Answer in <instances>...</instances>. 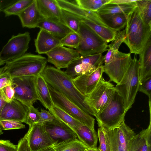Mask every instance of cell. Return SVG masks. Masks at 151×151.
I'll use <instances>...</instances> for the list:
<instances>
[{
  "instance_id": "6da1fadb",
  "label": "cell",
  "mask_w": 151,
  "mask_h": 151,
  "mask_svg": "<svg viewBox=\"0 0 151 151\" xmlns=\"http://www.w3.org/2000/svg\"><path fill=\"white\" fill-rule=\"evenodd\" d=\"M42 75L47 83L63 94L85 112L96 116L94 112L83 95L65 71L50 66L46 67Z\"/></svg>"
},
{
  "instance_id": "7a4b0ae2",
  "label": "cell",
  "mask_w": 151,
  "mask_h": 151,
  "mask_svg": "<svg viewBox=\"0 0 151 151\" xmlns=\"http://www.w3.org/2000/svg\"><path fill=\"white\" fill-rule=\"evenodd\" d=\"M123 42L131 53L139 54L151 37V26L141 17L137 6L127 15Z\"/></svg>"
},
{
  "instance_id": "3957f363",
  "label": "cell",
  "mask_w": 151,
  "mask_h": 151,
  "mask_svg": "<svg viewBox=\"0 0 151 151\" xmlns=\"http://www.w3.org/2000/svg\"><path fill=\"white\" fill-rule=\"evenodd\" d=\"M47 60L40 55L27 53L16 59L5 62L4 72L12 78L42 74Z\"/></svg>"
},
{
  "instance_id": "277c9868",
  "label": "cell",
  "mask_w": 151,
  "mask_h": 151,
  "mask_svg": "<svg viewBox=\"0 0 151 151\" xmlns=\"http://www.w3.org/2000/svg\"><path fill=\"white\" fill-rule=\"evenodd\" d=\"M137 54L132 59L121 81L115 87L122 97L127 111L134 103L140 84L139 63Z\"/></svg>"
},
{
  "instance_id": "5b68a950",
  "label": "cell",
  "mask_w": 151,
  "mask_h": 151,
  "mask_svg": "<svg viewBox=\"0 0 151 151\" xmlns=\"http://www.w3.org/2000/svg\"><path fill=\"white\" fill-rule=\"evenodd\" d=\"M127 112L122 97L115 90L105 106L95 117L99 127L109 130L116 128L124 121Z\"/></svg>"
},
{
  "instance_id": "8992f818",
  "label": "cell",
  "mask_w": 151,
  "mask_h": 151,
  "mask_svg": "<svg viewBox=\"0 0 151 151\" xmlns=\"http://www.w3.org/2000/svg\"><path fill=\"white\" fill-rule=\"evenodd\" d=\"M78 33L80 42L76 50L81 56L102 53L108 50L107 43L83 21L80 23Z\"/></svg>"
},
{
  "instance_id": "52a82bcc",
  "label": "cell",
  "mask_w": 151,
  "mask_h": 151,
  "mask_svg": "<svg viewBox=\"0 0 151 151\" xmlns=\"http://www.w3.org/2000/svg\"><path fill=\"white\" fill-rule=\"evenodd\" d=\"M47 84L54 105L82 124L95 130V119L93 117L81 110L63 94Z\"/></svg>"
},
{
  "instance_id": "ba28073f",
  "label": "cell",
  "mask_w": 151,
  "mask_h": 151,
  "mask_svg": "<svg viewBox=\"0 0 151 151\" xmlns=\"http://www.w3.org/2000/svg\"><path fill=\"white\" fill-rule=\"evenodd\" d=\"M36 78L33 76L12 78L11 86L14 91V99L28 107L39 100L36 88Z\"/></svg>"
},
{
  "instance_id": "9c48e42d",
  "label": "cell",
  "mask_w": 151,
  "mask_h": 151,
  "mask_svg": "<svg viewBox=\"0 0 151 151\" xmlns=\"http://www.w3.org/2000/svg\"><path fill=\"white\" fill-rule=\"evenodd\" d=\"M115 90L114 86L102 77L93 90L86 96L87 103L96 116L105 106Z\"/></svg>"
},
{
  "instance_id": "30bf717a",
  "label": "cell",
  "mask_w": 151,
  "mask_h": 151,
  "mask_svg": "<svg viewBox=\"0 0 151 151\" xmlns=\"http://www.w3.org/2000/svg\"><path fill=\"white\" fill-rule=\"evenodd\" d=\"M30 40L28 32L12 36L0 52V58L6 62L24 55L29 48Z\"/></svg>"
},
{
  "instance_id": "8fae6325",
  "label": "cell",
  "mask_w": 151,
  "mask_h": 151,
  "mask_svg": "<svg viewBox=\"0 0 151 151\" xmlns=\"http://www.w3.org/2000/svg\"><path fill=\"white\" fill-rule=\"evenodd\" d=\"M104 59V56L101 53L86 56L80 55L68 66L65 72L72 79L102 65Z\"/></svg>"
},
{
  "instance_id": "7c38bea8",
  "label": "cell",
  "mask_w": 151,
  "mask_h": 151,
  "mask_svg": "<svg viewBox=\"0 0 151 151\" xmlns=\"http://www.w3.org/2000/svg\"><path fill=\"white\" fill-rule=\"evenodd\" d=\"M130 53L117 51L113 58L103 65L104 72L109 78V82L119 83L127 71L132 59Z\"/></svg>"
},
{
  "instance_id": "4fadbf2b",
  "label": "cell",
  "mask_w": 151,
  "mask_h": 151,
  "mask_svg": "<svg viewBox=\"0 0 151 151\" xmlns=\"http://www.w3.org/2000/svg\"><path fill=\"white\" fill-rule=\"evenodd\" d=\"M24 136L32 151H39L55 144L43 124H34L29 127Z\"/></svg>"
},
{
  "instance_id": "5bb4252c",
  "label": "cell",
  "mask_w": 151,
  "mask_h": 151,
  "mask_svg": "<svg viewBox=\"0 0 151 151\" xmlns=\"http://www.w3.org/2000/svg\"><path fill=\"white\" fill-rule=\"evenodd\" d=\"M47 62L53 64L56 68H67L80 56L76 50L58 46L47 52Z\"/></svg>"
},
{
  "instance_id": "9a60e30c",
  "label": "cell",
  "mask_w": 151,
  "mask_h": 151,
  "mask_svg": "<svg viewBox=\"0 0 151 151\" xmlns=\"http://www.w3.org/2000/svg\"><path fill=\"white\" fill-rule=\"evenodd\" d=\"M104 72L103 65L72 79L79 91L86 96L95 88Z\"/></svg>"
},
{
  "instance_id": "2e32d148",
  "label": "cell",
  "mask_w": 151,
  "mask_h": 151,
  "mask_svg": "<svg viewBox=\"0 0 151 151\" xmlns=\"http://www.w3.org/2000/svg\"><path fill=\"white\" fill-rule=\"evenodd\" d=\"M43 124L55 144L78 139L76 134L69 126L56 118L53 121Z\"/></svg>"
},
{
  "instance_id": "e0dca14e",
  "label": "cell",
  "mask_w": 151,
  "mask_h": 151,
  "mask_svg": "<svg viewBox=\"0 0 151 151\" xmlns=\"http://www.w3.org/2000/svg\"><path fill=\"white\" fill-rule=\"evenodd\" d=\"M28 107L14 99L10 102H6L0 115V120H9L24 122Z\"/></svg>"
},
{
  "instance_id": "ac0fdd59",
  "label": "cell",
  "mask_w": 151,
  "mask_h": 151,
  "mask_svg": "<svg viewBox=\"0 0 151 151\" xmlns=\"http://www.w3.org/2000/svg\"><path fill=\"white\" fill-rule=\"evenodd\" d=\"M60 39L46 31L40 29L35 40L36 52L46 54L57 46L61 45Z\"/></svg>"
},
{
  "instance_id": "d6986e66",
  "label": "cell",
  "mask_w": 151,
  "mask_h": 151,
  "mask_svg": "<svg viewBox=\"0 0 151 151\" xmlns=\"http://www.w3.org/2000/svg\"><path fill=\"white\" fill-rule=\"evenodd\" d=\"M128 151H151V113L147 128L135 134L129 142Z\"/></svg>"
},
{
  "instance_id": "ffe728a7",
  "label": "cell",
  "mask_w": 151,
  "mask_h": 151,
  "mask_svg": "<svg viewBox=\"0 0 151 151\" xmlns=\"http://www.w3.org/2000/svg\"><path fill=\"white\" fill-rule=\"evenodd\" d=\"M37 27L46 31L60 40L72 32L60 21L44 18L41 19Z\"/></svg>"
},
{
  "instance_id": "44dd1931",
  "label": "cell",
  "mask_w": 151,
  "mask_h": 151,
  "mask_svg": "<svg viewBox=\"0 0 151 151\" xmlns=\"http://www.w3.org/2000/svg\"><path fill=\"white\" fill-rule=\"evenodd\" d=\"M17 16L20 20L22 27L29 28L36 27L40 20L43 18L39 12L36 0H34Z\"/></svg>"
},
{
  "instance_id": "7402d4cb",
  "label": "cell",
  "mask_w": 151,
  "mask_h": 151,
  "mask_svg": "<svg viewBox=\"0 0 151 151\" xmlns=\"http://www.w3.org/2000/svg\"><path fill=\"white\" fill-rule=\"evenodd\" d=\"M139 82L151 76V37L139 54Z\"/></svg>"
},
{
  "instance_id": "603a6c76",
  "label": "cell",
  "mask_w": 151,
  "mask_h": 151,
  "mask_svg": "<svg viewBox=\"0 0 151 151\" xmlns=\"http://www.w3.org/2000/svg\"><path fill=\"white\" fill-rule=\"evenodd\" d=\"M36 0L38 9L42 17L62 22L61 9L56 0Z\"/></svg>"
},
{
  "instance_id": "cb8c5ba5",
  "label": "cell",
  "mask_w": 151,
  "mask_h": 151,
  "mask_svg": "<svg viewBox=\"0 0 151 151\" xmlns=\"http://www.w3.org/2000/svg\"><path fill=\"white\" fill-rule=\"evenodd\" d=\"M63 8L84 19L89 21L98 25L107 27L96 12L85 10L77 4L68 1H66L64 3Z\"/></svg>"
},
{
  "instance_id": "d4e9b609",
  "label": "cell",
  "mask_w": 151,
  "mask_h": 151,
  "mask_svg": "<svg viewBox=\"0 0 151 151\" xmlns=\"http://www.w3.org/2000/svg\"><path fill=\"white\" fill-rule=\"evenodd\" d=\"M35 86L39 101L46 109L50 111L54 104L47 83L42 74L36 77Z\"/></svg>"
},
{
  "instance_id": "484cf974",
  "label": "cell",
  "mask_w": 151,
  "mask_h": 151,
  "mask_svg": "<svg viewBox=\"0 0 151 151\" xmlns=\"http://www.w3.org/2000/svg\"><path fill=\"white\" fill-rule=\"evenodd\" d=\"M73 131L78 139L88 148H97L98 137L95 130L83 124Z\"/></svg>"
},
{
  "instance_id": "4316f807",
  "label": "cell",
  "mask_w": 151,
  "mask_h": 151,
  "mask_svg": "<svg viewBox=\"0 0 151 151\" xmlns=\"http://www.w3.org/2000/svg\"><path fill=\"white\" fill-rule=\"evenodd\" d=\"M136 6L135 2L125 4L108 3L102 6L96 12L99 15L117 14L127 15Z\"/></svg>"
},
{
  "instance_id": "83f0119b",
  "label": "cell",
  "mask_w": 151,
  "mask_h": 151,
  "mask_svg": "<svg viewBox=\"0 0 151 151\" xmlns=\"http://www.w3.org/2000/svg\"><path fill=\"white\" fill-rule=\"evenodd\" d=\"M99 15L107 27L117 32L123 29L126 25L127 15L117 14Z\"/></svg>"
},
{
  "instance_id": "f1b7e54d",
  "label": "cell",
  "mask_w": 151,
  "mask_h": 151,
  "mask_svg": "<svg viewBox=\"0 0 151 151\" xmlns=\"http://www.w3.org/2000/svg\"><path fill=\"white\" fill-rule=\"evenodd\" d=\"M117 137L121 147L124 151H128L129 142L135 134L133 131L123 121L115 128Z\"/></svg>"
},
{
  "instance_id": "f546056e",
  "label": "cell",
  "mask_w": 151,
  "mask_h": 151,
  "mask_svg": "<svg viewBox=\"0 0 151 151\" xmlns=\"http://www.w3.org/2000/svg\"><path fill=\"white\" fill-rule=\"evenodd\" d=\"M49 111L56 118L69 126L73 131L83 124L54 104Z\"/></svg>"
},
{
  "instance_id": "4dcf8cb0",
  "label": "cell",
  "mask_w": 151,
  "mask_h": 151,
  "mask_svg": "<svg viewBox=\"0 0 151 151\" xmlns=\"http://www.w3.org/2000/svg\"><path fill=\"white\" fill-rule=\"evenodd\" d=\"M82 21L92 29L107 43L112 41L116 36L117 31L108 27L98 25L83 19Z\"/></svg>"
},
{
  "instance_id": "1f68e13d",
  "label": "cell",
  "mask_w": 151,
  "mask_h": 151,
  "mask_svg": "<svg viewBox=\"0 0 151 151\" xmlns=\"http://www.w3.org/2000/svg\"><path fill=\"white\" fill-rule=\"evenodd\" d=\"M55 151H84L88 148L78 139L55 144Z\"/></svg>"
},
{
  "instance_id": "d6a6232c",
  "label": "cell",
  "mask_w": 151,
  "mask_h": 151,
  "mask_svg": "<svg viewBox=\"0 0 151 151\" xmlns=\"http://www.w3.org/2000/svg\"><path fill=\"white\" fill-rule=\"evenodd\" d=\"M62 21L72 31L78 33L83 19L67 10L61 9Z\"/></svg>"
},
{
  "instance_id": "836d02e7",
  "label": "cell",
  "mask_w": 151,
  "mask_h": 151,
  "mask_svg": "<svg viewBox=\"0 0 151 151\" xmlns=\"http://www.w3.org/2000/svg\"><path fill=\"white\" fill-rule=\"evenodd\" d=\"M34 0H19L4 8L2 11L5 17L17 15L30 5Z\"/></svg>"
},
{
  "instance_id": "e575fe53",
  "label": "cell",
  "mask_w": 151,
  "mask_h": 151,
  "mask_svg": "<svg viewBox=\"0 0 151 151\" xmlns=\"http://www.w3.org/2000/svg\"><path fill=\"white\" fill-rule=\"evenodd\" d=\"M135 3L143 20L151 26V0H137Z\"/></svg>"
},
{
  "instance_id": "d590c367",
  "label": "cell",
  "mask_w": 151,
  "mask_h": 151,
  "mask_svg": "<svg viewBox=\"0 0 151 151\" xmlns=\"http://www.w3.org/2000/svg\"><path fill=\"white\" fill-rule=\"evenodd\" d=\"M111 0H76L77 4L86 10L97 12L103 5L108 4Z\"/></svg>"
},
{
  "instance_id": "8d00e7d4",
  "label": "cell",
  "mask_w": 151,
  "mask_h": 151,
  "mask_svg": "<svg viewBox=\"0 0 151 151\" xmlns=\"http://www.w3.org/2000/svg\"><path fill=\"white\" fill-rule=\"evenodd\" d=\"M80 36L78 33L73 31L60 40L61 45L75 49L78 47L80 42Z\"/></svg>"
},
{
  "instance_id": "74e56055",
  "label": "cell",
  "mask_w": 151,
  "mask_h": 151,
  "mask_svg": "<svg viewBox=\"0 0 151 151\" xmlns=\"http://www.w3.org/2000/svg\"><path fill=\"white\" fill-rule=\"evenodd\" d=\"M97 135L99 141V151H111L106 130L103 127H99L98 129Z\"/></svg>"
},
{
  "instance_id": "f35d334b",
  "label": "cell",
  "mask_w": 151,
  "mask_h": 151,
  "mask_svg": "<svg viewBox=\"0 0 151 151\" xmlns=\"http://www.w3.org/2000/svg\"><path fill=\"white\" fill-rule=\"evenodd\" d=\"M40 120V112L33 105L28 107L24 123L29 125V127L38 123Z\"/></svg>"
},
{
  "instance_id": "ab89813d",
  "label": "cell",
  "mask_w": 151,
  "mask_h": 151,
  "mask_svg": "<svg viewBox=\"0 0 151 151\" xmlns=\"http://www.w3.org/2000/svg\"><path fill=\"white\" fill-rule=\"evenodd\" d=\"M106 131L110 142L111 151H124L118 140L115 128Z\"/></svg>"
},
{
  "instance_id": "60d3db41",
  "label": "cell",
  "mask_w": 151,
  "mask_h": 151,
  "mask_svg": "<svg viewBox=\"0 0 151 151\" xmlns=\"http://www.w3.org/2000/svg\"><path fill=\"white\" fill-rule=\"evenodd\" d=\"M25 128V126L19 122L9 120H0V128L2 131Z\"/></svg>"
},
{
  "instance_id": "b9f144b4",
  "label": "cell",
  "mask_w": 151,
  "mask_h": 151,
  "mask_svg": "<svg viewBox=\"0 0 151 151\" xmlns=\"http://www.w3.org/2000/svg\"><path fill=\"white\" fill-rule=\"evenodd\" d=\"M125 34V29L117 31L114 39L108 45L109 48L115 52L118 51L120 46L124 40Z\"/></svg>"
},
{
  "instance_id": "7bdbcfd3",
  "label": "cell",
  "mask_w": 151,
  "mask_h": 151,
  "mask_svg": "<svg viewBox=\"0 0 151 151\" xmlns=\"http://www.w3.org/2000/svg\"><path fill=\"white\" fill-rule=\"evenodd\" d=\"M17 145V151H32L25 136L19 140ZM54 146L55 145L39 151H55Z\"/></svg>"
},
{
  "instance_id": "ee69618b",
  "label": "cell",
  "mask_w": 151,
  "mask_h": 151,
  "mask_svg": "<svg viewBox=\"0 0 151 151\" xmlns=\"http://www.w3.org/2000/svg\"><path fill=\"white\" fill-rule=\"evenodd\" d=\"M138 91L146 95L149 97V100H151V76L139 84Z\"/></svg>"
},
{
  "instance_id": "f6af8a7d",
  "label": "cell",
  "mask_w": 151,
  "mask_h": 151,
  "mask_svg": "<svg viewBox=\"0 0 151 151\" xmlns=\"http://www.w3.org/2000/svg\"><path fill=\"white\" fill-rule=\"evenodd\" d=\"M40 120L38 124H43L44 123L54 121L56 117L49 111L41 109L40 112Z\"/></svg>"
},
{
  "instance_id": "bcb514c9",
  "label": "cell",
  "mask_w": 151,
  "mask_h": 151,
  "mask_svg": "<svg viewBox=\"0 0 151 151\" xmlns=\"http://www.w3.org/2000/svg\"><path fill=\"white\" fill-rule=\"evenodd\" d=\"M1 90L6 102H10L14 99V91L11 85L7 86Z\"/></svg>"
},
{
  "instance_id": "7dc6e473",
  "label": "cell",
  "mask_w": 151,
  "mask_h": 151,
  "mask_svg": "<svg viewBox=\"0 0 151 151\" xmlns=\"http://www.w3.org/2000/svg\"><path fill=\"white\" fill-rule=\"evenodd\" d=\"M0 151H17V145L9 140L0 139Z\"/></svg>"
},
{
  "instance_id": "c3c4849f",
  "label": "cell",
  "mask_w": 151,
  "mask_h": 151,
  "mask_svg": "<svg viewBox=\"0 0 151 151\" xmlns=\"http://www.w3.org/2000/svg\"><path fill=\"white\" fill-rule=\"evenodd\" d=\"M12 82V78L4 72L0 77V90L7 86L11 85Z\"/></svg>"
},
{
  "instance_id": "681fc988",
  "label": "cell",
  "mask_w": 151,
  "mask_h": 151,
  "mask_svg": "<svg viewBox=\"0 0 151 151\" xmlns=\"http://www.w3.org/2000/svg\"><path fill=\"white\" fill-rule=\"evenodd\" d=\"M137 0H111L109 3L116 4H128L135 2Z\"/></svg>"
},
{
  "instance_id": "f907efd6",
  "label": "cell",
  "mask_w": 151,
  "mask_h": 151,
  "mask_svg": "<svg viewBox=\"0 0 151 151\" xmlns=\"http://www.w3.org/2000/svg\"><path fill=\"white\" fill-rule=\"evenodd\" d=\"M5 101L2 94L1 90H0V115L1 114L2 110L6 103Z\"/></svg>"
},
{
  "instance_id": "816d5d0a",
  "label": "cell",
  "mask_w": 151,
  "mask_h": 151,
  "mask_svg": "<svg viewBox=\"0 0 151 151\" xmlns=\"http://www.w3.org/2000/svg\"><path fill=\"white\" fill-rule=\"evenodd\" d=\"M86 151H99V148H88Z\"/></svg>"
},
{
  "instance_id": "f5cc1de1",
  "label": "cell",
  "mask_w": 151,
  "mask_h": 151,
  "mask_svg": "<svg viewBox=\"0 0 151 151\" xmlns=\"http://www.w3.org/2000/svg\"><path fill=\"white\" fill-rule=\"evenodd\" d=\"M4 66L0 68V77L4 73Z\"/></svg>"
},
{
  "instance_id": "db71d44e",
  "label": "cell",
  "mask_w": 151,
  "mask_h": 151,
  "mask_svg": "<svg viewBox=\"0 0 151 151\" xmlns=\"http://www.w3.org/2000/svg\"><path fill=\"white\" fill-rule=\"evenodd\" d=\"M5 63V62L1 60L0 58V66L3 65Z\"/></svg>"
},
{
  "instance_id": "11a10c76",
  "label": "cell",
  "mask_w": 151,
  "mask_h": 151,
  "mask_svg": "<svg viewBox=\"0 0 151 151\" xmlns=\"http://www.w3.org/2000/svg\"><path fill=\"white\" fill-rule=\"evenodd\" d=\"M2 5L1 2H0V12L2 11V10L3 9Z\"/></svg>"
},
{
  "instance_id": "9f6ffc18",
  "label": "cell",
  "mask_w": 151,
  "mask_h": 151,
  "mask_svg": "<svg viewBox=\"0 0 151 151\" xmlns=\"http://www.w3.org/2000/svg\"><path fill=\"white\" fill-rule=\"evenodd\" d=\"M3 133V132L1 130V128H0V135L2 134Z\"/></svg>"
},
{
  "instance_id": "6f0895ef",
  "label": "cell",
  "mask_w": 151,
  "mask_h": 151,
  "mask_svg": "<svg viewBox=\"0 0 151 151\" xmlns=\"http://www.w3.org/2000/svg\"><path fill=\"white\" fill-rule=\"evenodd\" d=\"M86 150H85V151H86Z\"/></svg>"
}]
</instances>
